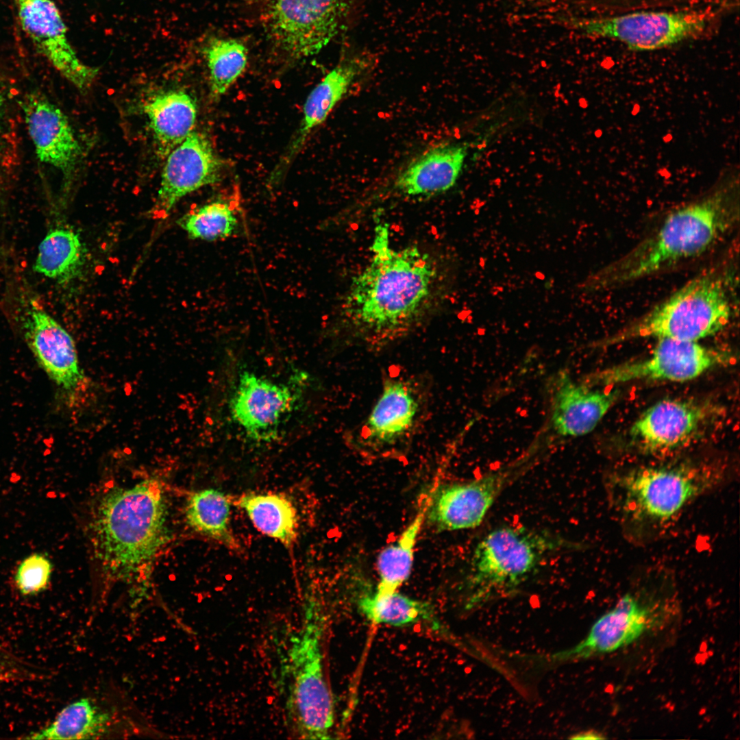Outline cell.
<instances>
[{"label": "cell", "instance_id": "cell-1", "mask_svg": "<svg viewBox=\"0 0 740 740\" xmlns=\"http://www.w3.org/2000/svg\"><path fill=\"white\" fill-rule=\"evenodd\" d=\"M371 249L369 264L351 282L346 314L364 331L386 338L417 320L436 270L429 254L417 246L393 249L386 223L375 226Z\"/></svg>", "mask_w": 740, "mask_h": 740}, {"label": "cell", "instance_id": "cell-25", "mask_svg": "<svg viewBox=\"0 0 740 740\" xmlns=\"http://www.w3.org/2000/svg\"><path fill=\"white\" fill-rule=\"evenodd\" d=\"M434 484L421 496L417 512L398 539L378 555L376 565L379 582L374 593L385 594L397 591L408 579L414 560L415 547L426 523V512Z\"/></svg>", "mask_w": 740, "mask_h": 740}, {"label": "cell", "instance_id": "cell-16", "mask_svg": "<svg viewBox=\"0 0 740 740\" xmlns=\"http://www.w3.org/2000/svg\"><path fill=\"white\" fill-rule=\"evenodd\" d=\"M550 422L556 434L578 437L589 434L615 402V391L591 389L574 382L565 371L554 376L550 387Z\"/></svg>", "mask_w": 740, "mask_h": 740}, {"label": "cell", "instance_id": "cell-15", "mask_svg": "<svg viewBox=\"0 0 740 740\" xmlns=\"http://www.w3.org/2000/svg\"><path fill=\"white\" fill-rule=\"evenodd\" d=\"M23 111L38 159L61 171L68 180L82 149L67 117L54 103L37 93L27 96Z\"/></svg>", "mask_w": 740, "mask_h": 740}, {"label": "cell", "instance_id": "cell-13", "mask_svg": "<svg viewBox=\"0 0 740 740\" xmlns=\"http://www.w3.org/2000/svg\"><path fill=\"white\" fill-rule=\"evenodd\" d=\"M223 164L204 134L192 132L169 153L153 215L165 217L184 196L219 181Z\"/></svg>", "mask_w": 740, "mask_h": 740}, {"label": "cell", "instance_id": "cell-6", "mask_svg": "<svg viewBox=\"0 0 740 740\" xmlns=\"http://www.w3.org/2000/svg\"><path fill=\"white\" fill-rule=\"evenodd\" d=\"M578 548L550 532L523 526H502L477 544L467 578L469 604L525 581L550 554Z\"/></svg>", "mask_w": 740, "mask_h": 740}, {"label": "cell", "instance_id": "cell-33", "mask_svg": "<svg viewBox=\"0 0 740 740\" xmlns=\"http://www.w3.org/2000/svg\"><path fill=\"white\" fill-rule=\"evenodd\" d=\"M570 738L574 739H603L606 737H604L602 734L597 731L589 730L576 734L571 737Z\"/></svg>", "mask_w": 740, "mask_h": 740}, {"label": "cell", "instance_id": "cell-30", "mask_svg": "<svg viewBox=\"0 0 740 740\" xmlns=\"http://www.w3.org/2000/svg\"><path fill=\"white\" fill-rule=\"evenodd\" d=\"M214 97L223 95L246 69L248 49L239 39L213 37L203 48Z\"/></svg>", "mask_w": 740, "mask_h": 740}, {"label": "cell", "instance_id": "cell-20", "mask_svg": "<svg viewBox=\"0 0 740 740\" xmlns=\"http://www.w3.org/2000/svg\"><path fill=\"white\" fill-rule=\"evenodd\" d=\"M522 471L517 466L509 467L469 482L447 484L443 498L447 516L463 530L478 527L500 495Z\"/></svg>", "mask_w": 740, "mask_h": 740}, {"label": "cell", "instance_id": "cell-31", "mask_svg": "<svg viewBox=\"0 0 740 740\" xmlns=\"http://www.w3.org/2000/svg\"><path fill=\"white\" fill-rule=\"evenodd\" d=\"M229 203L216 201L180 218L177 223L191 239L214 241L230 237L238 230L239 221Z\"/></svg>", "mask_w": 740, "mask_h": 740}, {"label": "cell", "instance_id": "cell-2", "mask_svg": "<svg viewBox=\"0 0 740 740\" xmlns=\"http://www.w3.org/2000/svg\"><path fill=\"white\" fill-rule=\"evenodd\" d=\"M734 221L735 214L720 194L687 205L670 213L656 232L624 256L589 275L580 289H609L698 256Z\"/></svg>", "mask_w": 740, "mask_h": 740}, {"label": "cell", "instance_id": "cell-5", "mask_svg": "<svg viewBox=\"0 0 740 740\" xmlns=\"http://www.w3.org/2000/svg\"><path fill=\"white\" fill-rule=\"evenodd\" d=\"M731 307L723 278L700 274L647 313L606 340L616 343L653 337L698 341L713 336L729 322Z\"/></svg>", "mask_w": 740, "mask_h": 740}, {"label": "cell", "instance_id": "cell-32", "mask_svg": "<svg viewBox=\"0 0 740 740\" xmlns=\"http://www.w3.org/2000/svg\"><path fill=\"white\" fill-rule=\"evenodd\" d=\"M53 564L44 553L28 555L18 565L14 582L23 596L38 595L45 591L51 582Z\"/></svg>", "mask_w": 740, "mask_h": 740}, {"label": "cell", "instance_id": "cell-24", "mask_svg": "<svg viewBox=\"0 0 740 740\" xmlns=\"http://www.w3.org/2000/svg\"><path fill=\"white\" fill-rule=\"evenodd\" d=\"M87 259L79 234L65 225L51 228L38 245L33 269L35 272L60 284L79 278Z\"/></svg>", "mask_w": 740, "mask_h": 740}, {"label": "cell", "instance_id": "cell-34", "mask_svg": "<svg viewBox=\"0 0 740 740\" xmlns=\"http://www.w3.org/2000/svg\"><path fill=\"white\" fill-rule=\"evenodd\" d=\"M7 674H8L6 672V671H5V667H2L0 665V681H1L3 680H5V678H6L5 676H6Z\"/></svg>", "mask_w": 740, "mask_h": 740}, {"label": "cell", "instance_id": "cell-12", "mask_svg": "<svg viewBox=\"0 0 740 740\" xmlns=\"http://www.w3.org/2000/svg\"><path fill=\"white\" fill-rule=\"evenodd\" d=\"M22 30L37 52L79 89L89 87L98 69L84 64L71 45L67 27L53 0H12Z\"/></svg>", "mask_w": 740, "mask_h": 740}, {"label": "cell", "instance_id": "cell-28", "mask_svg": "<svg viewBox=\"0 0 740 740\" xmlns=\"http://www.w3.org/2000/svg\"><path fill=\"white\" fill-rule=\"evenodd\" d=\"M108 713L99 711L88 698H82L64 707L45 728L25 737L34 740L86 739L99 738L108 729Z\"/></svg>", "mask_w": 740, "mask_h": 740}, {"label": "cell", "instance_id": "cell-7", "mask_svg": "<svg viewBox=\"0 0 740 740\" xmlns=\"http://www.w3.org/2000/svg\"><path fill=\"white\" fill-rule=\"evenodd\" d=\"M720 482L719 476L677 467L637 469L621 476L615 483L622 510L629 519L642 523H663Z\"/></svg>", "mask_w": 740, "mask_h": 740}, {"label": "cell", "instance_id": "cell-27", "mask_svg": "<svg viewBox=\"0 0 740 740\" xmlns=\"http://www.w3.org/2000/svg\"><path fill=\"white\" fill-rule=\"evenodd\" d=\"M186 517L197 532L232 551H241L230 525V500L224 493L214 489L193 493L187 500Z\"/></svg>", "mask_w": 740, "mask_h": 740}, {"label": "cell", "instance_id": "cell-26", "mask_svg": "<svg viewBox=\"0 0 740 740\" xmlns=\"http://www.w3.org/2000/svg\"><path fill=\"white\" fill-rule=\"evenodd\" d=\"M234 504L245 510L262 534L291 548L297 541L298 517L291 500L280 493H247Z\"/></svg>", "mask_w": 740, "mask_h": 740}, {"label": "cell", "instance_id": "cell-9", "mask_svg": "<svg viewBox=\"0 0 740 740\" xmlns=\"http://www.w3.org/2000/svg\"><path fill=\"white\" fill-rule=\"evenodd\" d=\"M569 27L588 36L609 38L634 50H655L700 32L704 18L696 14L640 12L615 16L566 19Z\"/></svg>", "mask_w": 740, "mask_h": 740}, {"label": "cell", "instance_id": "cell-11", "mask_svg": "<svg viewBox=\"0 0 740 740\" xmlns=\"http://www.w3.org/2000/svg\"><path fill=\"white\" fill-rule=\"evenodd\" d=\"M658 340L646 358L607 368L592 375L586 384L608 385L637 380L684 382L696 378L726 357L698 341Z\"/></svg>", "mask_w": 740, "mask_h": 740}, {"label": "cell", "instance_id": "cell-21", "mask_svg": "<svg viewBox=\"0 0 740 740\" xmlns=\"http://www.w3.org/2000/svg\"><path fill=\"white\" fill-rule=\"evenodd\" d=\"M466 155L467 147L459 144L430 148L400 173L395 188L409 196H431L446 192L458 180Z\"/></svg>", "mask_w": 740, "mask_h": 740}, {"label": "cell", "instance_id": "cell-3", "mask_svg": "<svg viewBox=\"0 0 740 740\" xmlns=\"http://www.w3.org/2000/svg\"><path fill=\"white\" fill-rule=\"evenodd\" d=\"M165 518L163 491L155 480L108 492L100 502L94 524L105 566L112 574L125 576L148 563L164 542Z\"/></svg>", "mask_w": 740, "mask_h": 740}, {"label": "cell", "instance_id": "cell-29", "mask_svg": "<svg viewBox=\"0 0 740 740\" xmlns=\"http://www.w3.org/2000/svg\"><path fill=\"white\" fill-rule=\"evenodd\" d=\"M358 608L373 624L404 626L426 622L440 628L434 610L427 602L413 599L397 591L366 595L358 601Z\"/></svg>", "mask_w": 740, "mask_h": 740}, {"label": "cell", "instance_id": "cell-4", "mask_svg": "<svg viewBox=\"0 0 740 740\" xmlns=\"http://www.w3.org/2000/svg\"><path fill=\"white\" fill-rule=\"evenodd\" d=\"M323 627L318 604L309 600L302 626L291 639V680L286 703L291 733L302 739L331 738L334 722L332 695L324 670Z\"/></svg>", "mask_w": 740, "mask_h": 740}, {"label": "cell", "instance_id": "cell-19", "mask_svg": "<svg viewBox=\"0 0 740 740\" xmlns=\"http://www.w3.org/2000/svg\"><path fill=\"white\" fill-rule=\"evenodd\" d=\"M704 417L703 409L689 402H657L632 424L631 436L650 452L676 447L694 433Z\"/></svg>", "mask_w": 740, "mask_h": 740}, {"label": "cell", "instance_id": "cell-17", "mask_svg": "<svg viewBox=\"0 0 740 740\" xmlns=\"http://www.w3.org/2000/svg\"><path fill=\"white\" fill-rule=\"evenodd\" d=\"M648 624V609L642 608L634 596L627 593L613 609L593 624L584 639L569 650L554 654L552 658L565 661L612 652L639 637Z\"/></svg>", "mask_w": 740, "mask_h": 740}, {"label": "cell", "instance_id": "cell-18", "mask_svg": "<svg viewBox=\"0 0 740 740\" xmlns=\"http://www.w3.org/2000/svg\"><path fill=\"white\" fill-rule=\"evenodd\" d=\"M364 53L345 56L308 95L301 123L291 140L281 166L285 167L301 149L313 129L321 124L352 84L371 65Z\"/></svg>", "mask_w": 740, "mask_h": 740}, {"label": "cell", "instance_id": "cell-10", "mask_svg": "<svg viewBox=\"0 0 740 740\" xmlns=\"http://www.w3.org/2000/svg\"><path fill=\"white\" fill-rule=\"evenodd\" d=\"M300 395L291 383L275 382L243 370L230 399V417L247 439L270 443L278 438Z\"/></svg>", "mask_w": 740, "mask_h": 740}, {"label": "cell", "instance_id": "cell-35", "mask_svg": "<svg viewBox=\"0 0 740 740\" xmlns=\"http://www.w3.org/2000/svg\"><path fill=\"white\" fill-rule=\"evenodd\" d=\"M2 100H3V99H2V95H1V90H0V110H1V106H2Z\"/></svg>", "mask_w": 740, "mask_h": 740}, {"label": "cell", "instance_id": "cell-22", "mask_svg": "<svg viewBox=\"0 0 740 740\" xmlns=\"http://www.w3.org/2000/svg\"><path fill=\"white\" fill-rule=\"evenodd\" d=\"M418 409L408 384L399 380L386 381L364 426L365 439L378 445L395 443L411 428Z\"/></svg>", "mask_w": 740, "mask_h": 740}, {"label": "cell", "instance_id": "cell-14", "mask_svg": "<svg viewBox=\"0 0 740 740\" xmlns=\"http://www.w3.org/2000/svg\"><path fill=\"white\" fill-rule=\"evenodd\" d=\"M25 307L24 337L39 365L62 388L75 389L84 376L73 338L34 300Z\"/></svg>", "mask_w": 740, "mask_h": 740}, {"label": "cell", "instance_id": "cell-8", "mask_svg": "<svg viewBox=\"0 0 740 740\" xmlns=\"http://www.w3.org/2000/svg\"><path fill=\"white\" fill-rule=\"evenodd\" d=\"M350 5L351 0H266L267 38L287 60L316 55L338 34Z\"/></svg>", "mask_w": 740, "mask_h": 740}, {"label": "cell", "instance_id": "cell-23", "mask_svg": "<svg viewBox=\"0 0 740 740\" xmlns=\"http://www.w3.org/2000/svg\"><path fill=\"white\" fill-rule=\"evenodd\" d=\"M143 111L162 153L168 154L192 132L197 118V106L188 93L172 90L147 101Z\"/></svg>", "mask_w": 740, "mask_h": 740}]
</instances>
